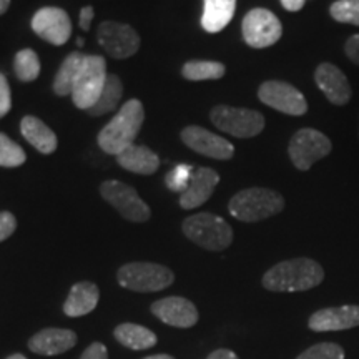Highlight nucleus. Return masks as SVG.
Returning <instances> with one entry per match:
<instances>
[{"label":"nucleus","mask_w":359,"mask_h":359,"mask_svg":"<svg viewBox=\"0 0 359 359\" xmlns=\"http://www.w3.org/2000/svg\"><path fill=\"white\" fill-rule=\"evenodd\" d=\"M325 269L311 258H293L276 263L264 273L262 285L273 293H299L320 286Z\"/></svg>","instance_id":"nucleus-1"},{"label":"nucleus","mask_w":359,"mask_h":359,"mask_svg":"<svg viewBox=\"0 0 359 359\" xmlns=\"http://www.w3.org/2000/svg\"><path fill=\"white\" fill-rule=\"evenodd\" d=\"M143 120H145V110L142 102L137 98L125 102L118 114L98 133V147L105 154L116 156L125 148L133 145L135 138L142 130Z\"/></svg>","instance_id":"nucleus-2"},{"label":"nucleus","mask_w":359,"mask_h":359,"mask_svg":"<svg viewBox=\"0 0 359 359\" xmlns=\"http://www.w3.org/2000/svg\"><path fill=\"white\" fill-rule=\"evenodd\" d=\"M285 210L281 193L269 188H246L238 191L228 203V212L233 218L243 223H258L280 215Z\"/></svg>","instance_id":"nucleus-3"},{"label":"nucleus","mask_w":359,"mask_h":359,"mask_svg":"<svg viewBox=\"0 0 359 359\" xmlns=\"http://www.w3.org/2000/svg\"><path fill=\"white\" fill-rule=\"evenodd\" d=\"M183 233L191 243L208 251H223L233 243V228L213 213H196L185 218Z\"/></svg>","instance_id":"nucleus-4"},{"label":"nucleus","mask_w":359,"mask_h":359,"mask_svg":"<svg viewBox=\"0 0 359 359\" xmlns=\"http://www.w3.org/2000/svg\"><path fill=\"white\" fill-rule=\"evenodd\" d=\"M120 286L137 293H155L173 285V271L163 264L133 262L123 264L116 273Z\"/></svg>","instance_id":"nucleus-5"},{"label":"nucleus","mask_w":359,"mask_h":359,"mask_svg":"<svg viewBox=\"0 0 359 359\" xmlns=\"http://www.w3.org/2000/svg\"><path fill=\"white\" fill-rule=\"evenodd\" d=\"M210 120L222 132L236 138H253L264 130V116L262 111L240 107L217 105L210 111Z\"/></svg>","instance_id":"nucleus-6"},{"label":"nucleus","mask_w":359,"mask_h":359,"mask_svg":"<svg viewBox=\"0 0 359 359\" xmlns=\"http://www.w3.org/2000/svg\"><path fill=\"white\" fill-rule=\"evenodd\" d=\"M107 77V62L100 55H85L82 69L75 80L74 90H72V100L80 110H90L100 97L103 87H105Z\"/></svg>","instance_id":"nucleus-7"},{"label":"nucleus","mask_w":359,"mask_h":359,"mask_svg":"<svg viewBox=\"0 0 359 359\" xmlns=\"http://www.w3.org/2000/svg\"><path fill=\"white\" fill-rule=\"evenodd\" d=\"M333 151V143L316 128H302L291 137L288 155L299 172H308L316 161L326 158Z\"/></svg>","instance_id":"nucleus-8"},{"label":"nucleus","mask_w":359,"mask_h":359,"mask_svg":"<svg viewBox=\"0 0 359 359\" xmlns=\"http://www.w3.org/2000/svg\"><path fill=\"white\" fill-rule=\"evenodd\" d=\"M100 195L128 222L145 223L151 217L150 206L140 198L137 190L118 180L103 182L100 185Z\"/></svg>","instance_id":"nucleus-9"},{"label":"nucleus","mask_w":359,"mask_h":359,"mask_svg":"<svg viewBox=\"0 0 359 359\" xmlns=\"http://www.w3.org/2000/svg\"><path fill=\"white\" fill-rule=\"evenodd\" d=\"M243 40L251 48H268L283 35V25L271 11L263 7L251 8L241 22Z\"/></svg>","instance_id":"nucleus-10"},{"label":"nucleus","mask_w":359,"mask_h":359,"mask_svg":"<svg viewBox=\"0 0 359 359\" xmlns=\"http://www.w3.org/2000/svg\"><path fill=\"white\" fill-rule=\"evenodd\" d=\"M259 102L269 109L281 111L285 115L302 116L308 111L306 98L294 85L281 80H268L258 88Z\"/></svg>","instance_id":"nucleus-11"},{"label":"nucleus","mask_w":359,"mask_h":359,"mask_svg":"<svg viewBox=\"0 0 359 359\" xmlns=\"http://www.w3.org/2000/svg\"><path fill=\"white\" fill-rule=\"evenodd\" d=\"M97 42L110 57L123 60L138 52L140 35L133 27L122 24V22L105 20L97 29Z\"/></svg>","instance_id":"nucleus-12"},{"label":"nucleus","mask_w":359,"mask_h":359,"mask_svg":"<svg viewBox=\"0 0 359 359\" xmlns=\"http://www.w3.org/2000/svg\"><path fill=\"white\" fill-rule=\"evenodd\" d=\"M32 30L45 42L60 47L69 42L72 35V20L64 8L42 7L34 13Z\"/></svg>","instance_id":"nucleus-13"},{"label":"nucleus","mask_w":359,"mask_h":359,"mask_svg":"<svg viewBox=\"0 0 359 359\" xmlns=\"http://www.w3.org/2000/svg\"><path fill=\"white\" fill-rule=\"evenodd\" d=\"M180 137L190 150L208 156V158L224 161L231 160L233 155H235V147L226 138L219 137V135L210 132L203 127H198V125H190V127L183 128Z\"/></svg>","instance_id":"nucleus-14"},{"label":"nucleus","mask_w":359,"mask_h":359,"mask_svg":"<svg viewBox=\"0 0 359 359\" xmlns=\"http://www.w3.org/2000/svg\"><path fill=\"white\" fill-rule=\"evenodd\" d=\"M314 83L325 93L331 105L344 107L353 97L351 83L344 72L331 62H323L314 70Z\"/></svg>","instance_id":"nucleus-15"},{"label":"nucleus","mask_w":359,"mask_h":359,"mask_svg":"<svg viewBox=\"0 0 359 359\" xmlns=\"http://www.w3.org/2000/svg\"><path fill=\"white\" fill-rule=\"evenodd\" d=\"M358 326V304H343V306L318 309L308 320V327L314 333H334V331H346Z\"/></svg>","instance_id":"nucleus-16"},{"label":"nucleus","mask_w":359,"mask_h":359,"mask_svg":"<svg viewBox=\"0 0 359 359\" xmlns=\"http://www.w3.org/2000/svg\"><path fill=\"white\" fill-rule=\"evenodd\" d=\"M151 313L161 323L175 327H191L198 323V309L190 299L182 296H168L151 304Z\"/></svg>","instance_id":"nucleus-17"},{"label":"nucleus","mask_w":359,"mask_h":359,"mask_svg":"<svg viewBox=\"0 0 359 359\" xmlns=\"http://www.w3.org/2000/svg\"><path fill=\"white\" fill-rule=\"evenodd\" d=\"M219 183V175L213 168L200 167L193 172L187 190L180 195V206L183 210L198 208L212 198L215 188Z\"/></svg>","instance_id":"nucleus-18"},{"label":"nucleus","mask_w":359,"mask_h":359,"mask_svg":"<svg viewBox=\"0 0 359 359\" xmlns=\"http://www.w3.org/2000/svg\"><path fill=\"white\" fill-rule=\"evenodd\" d=\"M77 344V334L72 330L62 327H45L29 339V349L40 356H58Z\"/></svg>","instance_id":"nucleus-19"},{"label":"nucleus","mask_w":359,"mask_h":359,"mask_svg":"<svg viewBox=\"0 0 359 359\" xmlns=\"http://www.w3.org/2000/svg\"><path fill=\"white\" fill-rule=\"evenodd\" d=\"M100 299V290L95 283L80 281L72 286L64 304V313L69 318H80L92 313Z\"/></svg>","instance_id":"nucleus-20"},{"label":"nucleus","mask_w":359,"mask_h":359,"mask_svg":"<svg viewBox=\"0 0 359 359\" xmlns=\"http://www.w3.org/2000/svg\"><path fill=\"white\" fill-rule=\"evenodd\" d=\"M116 161L123 170L137 175H154L160 167V158L154 150L143 145H130L116 155Z\"/></svg>","instance_id":"nucleus-21"},{"label":"nucleus","mask_w":359,"mask_h":359,"mask_svg":"<svg viewBox=\"0 0 359 359\" xmlns=\"http://www.w3.org/2000/svg\"><path fill=\"white\" fill-rule=\"evenodd\" d=\"M20 133L27 142L42 155H50L57 150L58 140L52 128H48L37 116L27 115L20 122Z\"/></svg>","instance_id":"nucleus-22"},{"label":"nucleus","mask_w":359,"mask_h":359,"mask_svg":"<svg viewBox=\"0 0 359 359\" xmlns=\"http://www.w3.org/2000/svg\"><path fill=\"white\" fill-rule=\"evenodd\" d=\"M236 0H205L201 27L208 34H218L235 15Z\"/></svg>","instance_id":"nucleus-23"},{"label":"nucleus","mask_w":359,"mask_h":359,"mask_svg":"<svg viewBox=\"0 0 359 359\" xmlns=\"http://www.w3.org/2000/svg\"><path fill=\"white\" fill-rule=\"evenodd\" d=\"M114 336L122 346L135 349V351L155 346L156 341H158L154 331H150L145 326L133 325V323H123V325L116 326Z\"/></svg>","instance_id":"nucleus-24"},{"label":"nucleus","mask_w":359,"mask_h":359,"mask_svg":"<svg viewBox=\"0 0 359 359\" xmlns=\"http://www.w3.org/2000/svg\"><path fill=\"white\" fill-rule=\"evenodd\" d=\"M85 55L80 52H72L62 62L60 69L57 70L55 79H53V92L58 97L72 95L75 80L79 77V72L82 69Z\"/></svg>","instance_id":"nucleus-25"},{"label":"nucleus","mask_w":359,"mask_h":359,"mask_svg":"<svg viewBox=\"0 0 359 359\" xmlns=\"http://www.w3.org/2000/svg\"><path fill=\"white\" fill-rule=\"evenodd\" d=\"M122 97H123L122 80L118 79V75L109 74L100 97H98L95 105L88 110V114L92 116H102V115L110 114V111H114L116 107H118Z\"/></svg>","instance_id":"nucleus-26"},{"label":"nucleus","mask_w":359,"mask_h":359,"mask_svg":"<svg viewBox=\"0 0 359 359\" xmlns=\"http://www.w3.org/2000/svg\"><path fill=\"white\" fill-rule=\"evenodd\" d=\"M226 74V67L215 60H190L183 65V79L190 82H203V80H219Z\"/></svg>","instance_id":"nucleus-27"},{"label":"nucleus","mask_w":359,"mask_h":359,"mask_svg":"<svg viewBox=\"0 0 359 359\" xmlns=\"http://www.w3.org/2000/svg\"><path fill=\"white\" fill-rule=\"evenodd\" d=\"M13 74L20 82H34L40 75V58L32 48H22L13 57Z\"/></svg>","instance_id":"nucleus-28"},{"label":"nucleus","mask_w":359,"mask_h":359,"mask_svg":"<svg viewBox=\"0 0 359 359\" xmlns=\"http://www.w3.org/2000/svg\"><path fill=\"white\" fill-rule=\"evenodd\" d=\"M27 155L19 143L13 142L6 133H0V167L17 168L24 165Z\"/></svg>","instance_id":"nucleus-29"},{"label":"nucleus","mask_w":359,"mask_h":359,"mask_svg":"<svg viewBox=\"0 0 359 359\" xmlns=\"http://www.w3.org/2000/svg\"><path fill=\"white\" fill-rule=\"evenodd\" d=\"M331 19L359 27V0H336L330 6Z\"/></svg>","instance_id":"nucleus-30"},{"label":"nucleus","mask_w":359,"mask_h":359,"mask_svg":"<svg viewBox=\"0 0 359 359\" xmlns=\"http://www.w3.org/2000/svg\"><path fill=\"white\" fill-rule=\"evenodd\" d=\"M346 353L341 344L336 343H318L309 346L296 359H344Z\"/></svg>","instance_id":"nucleus-31"},{"label":"nucleus","mask_w":359,"mask_h":359,"mask_svg":"<svg viewBox=\"0 0 359 359\" xmlns=\"http://www.w3.org/2000/svg\"><path fill=\"white\" fill-rule=\"evenodd\" d=\"M193 172H195V170H193L190 165H177V167L167 175V187L172 191L183 193L187 190L188 183H190Z\"/></svg>","instance_id":"nucleus-32"},{"label":"nucleus","mask_w":359,"mask_h":359,"mask_svg":"<svg viewBox=\"0 0 359 359\" xmlns=\"http://www.w3.org/2000/svg\"><path fill=\"white\" fill-rule=\"evenodd\" d=\"M12 109V95H11V85L6 75L0 72V118H4Z\"/></svg>","instance_id":"nucleus-33"},{"label":"nucleus","mask_w":359,"mask_h":359,"mask_svg":"<svg viewBox=\"0 0 359 359\" xmlns=\"http://www.w3.org/2000/svg\"><path fill=\"white\" fill-rule=\"evenodd\" d=\"M17 230V218L11 212H0V243L13 235Z\"/></svg>","instance_id":"nucleus-34"},{"label":"nucleus","mask_w":359,"mask_h":359,"mask_svg":"<svg viewBox=\"0 0 359 359\" xmlns=\"http://www.w3.org/2000/svg\"><path fill=\"white\" fill-rule=\"evenodd\" d=\"M344 55L349 58V62L359 67V34L351 35L344 42Z\"/></svg>","instance_id":"nucleus-35"},{"label":"nucleus","mask_w":359,"mask_h":359,"mask_svg":"<svg viewBox=\"0 0 359 359\" xmlns=\"http://www.w3.org/2000/svg\"><path fill=\"white\" fill-rule=\"evenodd\" d=\"M80 359H109V351H107L105 344L92 343L82 353V356H80Z\"/></svg>","instance_id":"nucleus-36"},{"label":"nucleus","mask_w":359,"mask_h":359,"mask_svg":"<svg viewBox=\"0 0 359 359\" xmlns=\"http://www.w3.org/2000/svg\"><path fill=\"white\" fill-rule=\"evenodd\" d=\"M93 15H95V12H93V7L92 6H85L82 11H80V15H79L80 29L87 32V30L90 29V24H92V20H93Z\"/></svg>","instance_id":"nucleus-37"},{"label":"nucleus","mask_w":359,"mask_h":359,"mask_svg":"<svg viewBox=\"0 0 359 359\" xmlns=\"http://www.w3.org/2000/svg\"><path fill=\"white\" fill-rule=\"evenodd\" d=\"M280 2H281V6H283V8H285V11L298 12L304 7L306 0H280Z\"/></svg>","instance_id":"nucleus-38"},{"label":"nucleus","mask_w":359,"mask_h":359,"mask_svg":"<svg viewBox=\"0 0 359 359\" xmlns=\"http://www.w3.org/2000/svg\"><path fill=\"white\" fill-rule=\"evenodd\" d=\"M206 359H240V358H238L233 351H230V349L222 348V349H217V351H213Z\"/></svg>","instance_id":"nucleus-39"},{"label":"nucleus","mask_w":359,"mask_h":359,"mask_svg":"<svg viewBox=\"0 0 359 359\" xmlns=\"http://www.w3.org/2000/svg\"><path fill=\"white\" fill-rule=\"evenodd\" d=\"M11 2L12 0H0V15H4L8 11V7H11Z\"/></svg>","instance_id":"nucleus-40"},{"label":"nucleus","mask_w":359,"mask_h":359,"mask_svg":"<svg viewBox=\"0 0 359 359\" xmlns=\"http://www.w3.org/2000/svg\"><path fill=\"white\" fill-rule=\"evenodd\" d=\"M143 359H175V358L170 356V354H154V356H147Z\"/></svg>","instance_id":"nucleus-41"},{"label":"nucleus","mask_w":359,"mask_h":359,"mask_svg":"<svg viewBox=\"0 0 359 359\" xmlns=\"http://www.w3.org/2000/svg\"><path fill=\"white\" fill-rule=\"evenodd\" d=\"M6 359H27L24 354H12V356H8Z\"/></svg>","instance_id":"nucleus-42"},{"label":"nucleus","mask_w":359,"mask_h":359,"mask_svg":"<svg viewBox=\"0 0 359 359\" xmlns=\"http://www.w3.org/2000/svg\"><path fill=\"white\" fill-rule=\"evenodd\" d=\"M77 45H79V47H82V45H83V39H77Z\"/></svg>","instance_id":"nucleus-43"},{"label":"nucleus","mask_w":359,"mask_h":359,"mask_svg":"<svg viewBox=\"0 0 359 359\" xmlns=\"http://www.w3.org/2000/svg\"><path fill=\"white\" fill-rule=\"evenodd\" d=\"M358 137H359V122H358Z\"/></svg>","instance_id":"nucleus-44"}]
</instances>
